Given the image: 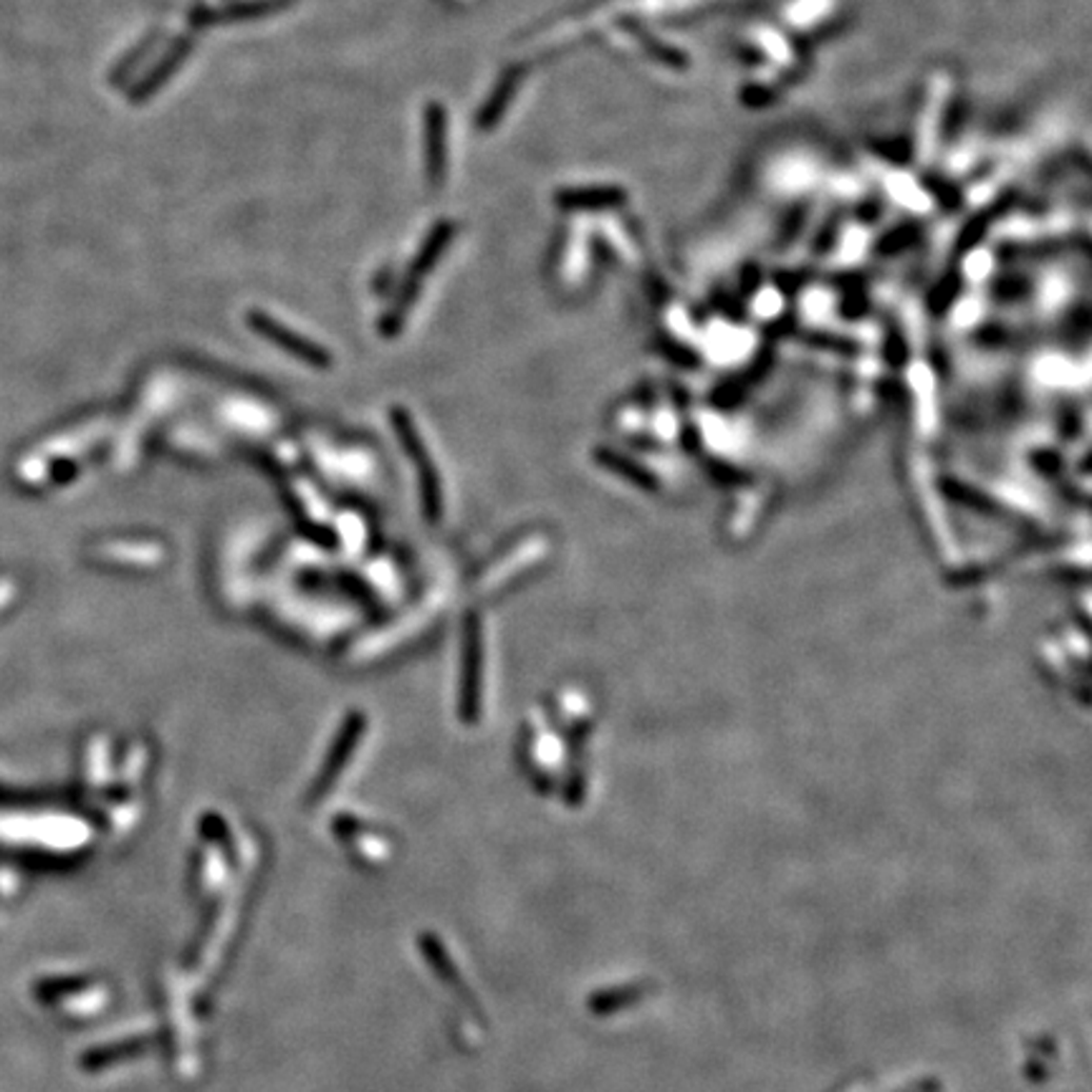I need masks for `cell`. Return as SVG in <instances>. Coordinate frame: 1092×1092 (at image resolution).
Masks as SVG:
<instances>
[{"label":"cell","instance_id":"1","mask_svg":"<svg viewBox=\"0 0 1092 1092\" xmlns=\"http://www.w3.org/2000/svg\"><path fill=\"white\" fill-rule=\"evenodd\" d=\"M428 127V180L438 191L448 173V115L438 102H433L425 112Z\"/></svg>","mask_w":1092,"mask_h":1092},{"label":"cell","instance_id":"4","mask_svg":"<svg viewBox=\"0 0 1092 1092\" xmlns=\"http://www.w3.org/2000/svg\"><path fill=\"white\" fill-rule=\"evenodd\" d=\"M187 52H191V41H187V39H185V41H180L178 46H175L173 52L167 54V59L162 61V64L157 66L153 74H150L147 81H144V84H140V92H137L135 97H137V99H142V97H147V94H153V92L160 90V84H165V79L170 77V74L175 72V68L180 66V61L185 59Z\"/></svg>","mask_w":1092,"mask_h":1092},{"label":"cell","instance_id":"2","mask_svg":"<svg viewBox=\"0 0 1092 1092\" xmlns=\"http://www.w3.org/2000/svg\"><path fill=\"white\" fill-rule=\"evenodd\" d=\"M249 319H251V326H254L258 334L269 337L271 342H276L279 346H283V350H289V352H292V355L306 359V362L319 364V368H324V364L330 362L326 352H321L317 344H312V342H309V339L299 337V334H294L292 330H286V326L279 324V321H274L271 317H266V314L254 312Z\"/></svg>","mask_w":1092,"mask_h":1092},{"label":"cell","instance_id":"3","mask_svg":"<svg viewBox=\"0 0 1092 1092\" xmlns=\"http://www.w3.org/2000/svg\"><path fill=\"white\" fill-rule=\"evenodd\" d=\"M397 431H400L402 440H405V445H408L410 456H413V458L418 460V463H420L418 469H420V473H422V483H425V485H422V489H425L428 509H431V516H435V514H438V481H435L433 471L428 469V465H431V460H428V453H425V458H422V445L418 443V435H415L413 425H410L408 420L397 422Z\"/></svg>","mask_w":1092,"mask_h":1092}]
</instances>
